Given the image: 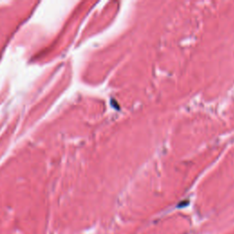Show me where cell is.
I'll list each match as a JSON object with an SVG mask.
<instances>
[{
	"mask_svg": "<svg viewBox=\"0 0 234 234\" xmlns=\"http://www.w3.org/2000/svg\"><path fill=\"white\" fill-rule=\"evenodd\" d=\"M187 204H188V200H184L182 203H180V204H179V205H178V208H183V207H186V206H187Z\"/></svg>",
	"mask_w": 234,
	"mask_h": 234,
	"instance_id": "1",
	"label": "cell"
}]
</instances>
